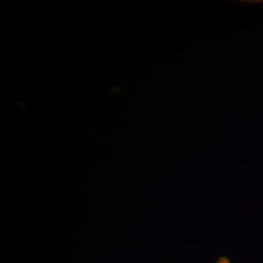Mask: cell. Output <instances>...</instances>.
I'll list each match as a JSON object with an SVG mask.
<instances>
[{
    "label": "cell",
    "mask_w": 263,
    "mask_h": 263,
    "mask_svg": "<svg viewBox=\"0 0 263 263\" xmlns=\"http://www.w3.org/2000/svg\"><path fill=\"white\" fill-rule=\"evenodd\" d=\"M216 263H231V261H230V259H229L228 257L221 256V257H219V258L216 260Z\"/></svg>",
    "instance_id": "6da1fadb"
}]
</instances>
